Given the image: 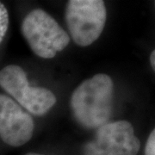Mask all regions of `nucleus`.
Here are the masks:
<instances>
[{"label":"nucleus","mask_w":155,"mask_h":155,"mask_svg":"<svg viewBox=\"0 0 155 155\" xmlns=\"http://www.w3.org/2000/svg\"><path fill=\"white\" fill-rule=\"evenodd\" d=\"M150 63L153 70L155 72V49L152 52L151 55H150Z\"/></svg>","instance_id":"nucleus-9"},{"label":"nucleus","mask_w":155,"mask_h":155,"mask_svg":"<svg viewBox=\"0 0 155 155\" xmlns=\"http://www.w3.org/2000/svg\"><path fill=\"white\" fill-rule=\"evenodd\" d=\"M145 155H155V128L150 134L145 147Z\"/></svg>","instance_id":"nucleus-8"},{"label":"nucleus","mask_w":155,"mask_h":155,"mask_svg":"<svg viewBox=\"0 0 155 155\" xmlns=\"http://www.w3.org/2000/svg\"><path fill=\"white\" fill-rule=\"evenodd\" d=\"M9 28V13L4 4L0 2V43L5 36Z\"/></svg>","instance_id":"nucleus-7"},{"label":"nucleus","mask_w":155,"mask_h":155,"mask_svg":"<svg viewBox=\"0 0 155 155\" xmlns=\"http://www.w3.org/2000/svg\"><path fill=\"white\" fill-rule=\"evenodd\" d=\"M65 18L73 41L88 47L99 38L105 26L107 11L102 0H70Z\"/></svg>","instance_id":"nucleus-3"},{"label":"nucleus","mask_w":155,"mask_h":155,"mask_svg":"<svg viewBox=\"0 0 155 155\" xmlns=\"http://www.w3.org/2000/svg\"><path fill=\"white\" fill-rule=\"evenodd\" d=\"M140 148L134 127L127 121L108 122L84 146V155H136Z\"/></svg>","instance_id":"nucleus-5"},{"label":"nucleus","mask_w":155,"mask_h":155,"mask_svg":"<svg viewBox=\"0 0 155 155\" xmlns=\"http://www.w3.org/2000/svg\"><path fill=\"white\" fill-rule=\"evenodd\" d=\"M21 31L34 54L43 59L54 58L70 42L69 35L41 9L28 12L22 22Z\"/></svg>","instance_id":"nucleus-2"},{"label":"nucleus","mask_w":155,"mask_h":155,"mask_svg":"<svg viewBox=\"0 0 155 155\" xmlns=\"http://www.w3.org/2000/svg\"><path fill=\"white\" fill-rule=\"evenodd\" d=\"M0 86L17 104L35 116H43L55 104L56 97L48 89L28 84L26 72L17 65H9L0 71Z\"/></svg>","instance_id":"nucleus-4"},{"label":"nucleus","mask_w":155,"mask_h":155,"mask_svg":"<svg viewBox=\"0 0 155 155\" xmlns=\"http://www.w3.org/2000/svg\"><path fill=\"white\" fill-rule=\"evenodd\" d=\"M35 124L32 116L16 101L0 94V138L11 147H21L32 138Z\"/></svg>","instance_id":"nucleus-6"},{"label":"nucleus","mask_w":155,"mask_h":155,"mask_svg":"<svg viewBox=\"0 0 155 155\" xmlns=\"http://www.w3.org/2000/svg\"><path fill=\"white\" fill-rule=\"evenodd\" d=\"M25 155H44V154H41V153H26Z\"/></svg>","instance_id":"nucleus-10"},{"label":"nucleus","mask_w":155,"mask_h":155,"mask_svg":"<svg viewBox=\"0 0 155 155\" xmlns=\"http://www.w3.org/2000/svg\"><path fill=\"white\" fill-rule=\"evenodd\" d=\"M154 4H155V3H154Z\"/></svg>","instance_id":"nucleus-11"},{"label":"nucleus","mask_w":155,"mask_h":155,"mask_svg":"<svg viewBox=\"0 0 155 155\" xmlns=\"http://www.w3.org/2000/svg\"><path fill=\"white\" fill-rule=\"evenodd\" d=\"M114 84L104 73L83 81L72 92L70 106L73 116L82 127L98 128L108 123L113 110Z\"/></svg>","instance_id":"nucleus-1"}]
</instances>
